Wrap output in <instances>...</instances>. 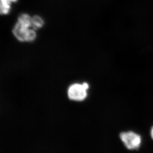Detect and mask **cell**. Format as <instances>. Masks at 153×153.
Returning a JSON list of instances; mask_svg holds the SVG:
<instances>
[{"instance_id": "1", "label": "cell", "mask_w": 153, "mask_h": 153, "mask_svg": "<svg viewBox=\"0 0 153 153\" xmlns=\"http://www.w3.org/2000/svg\"><path fill=\"white\" fill-rule=\"evenodd\" d=\"M32 16L27 13H22L12 30L14 36L22 42H33L37 37L36 30L32 27Z\"/></svg>"}, {"instance_id": "2", "label": "cell", "mask_w": 153, "mask_h": 153, "mask_svg": "<svg viewBox=\"0 0 153 153\" xmlns=\"http://www.w3.org/2000/svg\"><path fill=\"white\" fill-rule=\"evenodd\" d=\"M89 84L87 82L81 84L75 83L70 85L68 88L67 94L69 98L74 101H82L85 100L88 96V90Z\"/></svg>"}, {"instance_id": "3", "label": "cell", "mask_w": 153, "mask_h": 153, "mask_svg": "<svg viewBox=\"0 0 153 153\" xmlns=\"http://www.w3.org/2000/svg\"><path fill=\"white\" fill-rule=\"evenodd\" d=\"M120 139L128 150H137L140 147L142 143V138L140 135L134 132H123L120 133Z\"/></svg>"}, {"instance_id": "4", "label": "cell", "mask_w": 153, "mask_h": 153, "mask_svg": "<svg viewBox=\"0 0 153 153\" xmlns=\"http://www.w3.org/2000/svg\"><path fill=\"white\" fill-rule=\"evenodd\" d=\"M17 0H0V15H7L11 10V5Z\"/></svg>"}, {"instance_id": "5", "label": "cell", "mask_w": 153, "mask_h": 153, "mask_svg": "<svg viewBox=\"0 0 153 153\" xmlns=\"http://www.w3.org/2000/svg\"><path fill=\"white\" fill-rule=\"evenodd\" d=\"M32 27L35 30L40 29L44 25V19L39 16L35 15L32 16Z\"/></svg>"}, {"instance_id": "6", "label": "cell", "mask_w": 153, "mask_h": 153, "mask_svg": "<svg viewBox=\"0 0 153 153\" xmlns=\"http://www.w3.org/2000/svg\"><path fill=\"white\" fill-rule=\"evenodd\" d=\"M150 135L151 137V138H152V139L153 140V126H152L151 129Z\"/></svg>"}]
</instances>
